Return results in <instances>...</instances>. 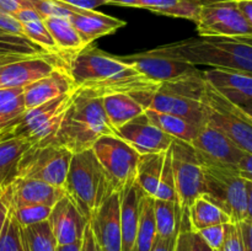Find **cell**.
<instances>
[{
  "label": "cell",
  "mask_w": 252,
  "mask_h": 251,
  "mask_svg": "<svg viewBox=\"0 0 252 251\" xmlns=\"http://www.w3.org/2000/svg\"><path fill=\"white\" fill-rule=\"evenodd\" d=\"M20 9H24L21 0H0V10L9 14H15Z\"/></svg>",
  "instance_id": "50"
},
{
  "label": "cell",
  "mask_w": 252,
  "mask_h": 251,
  "mask_svg": "<svg viewBox=\"0 0 252 251\" xmlns=\"http://www.w3.org/2000/svg\"><path fill=\"white\" fill-rule=\"evenodd\" d=\"M105 112L115 129L145 112L144 107L129 94H111L102 96Z\"/></svg>",
  "instance_id": "24"
},
{
  "label": "cell",
  "mask_w": 252,
  "mask_h": 251,
  "mask_svg": "<svg viewBox=\"0 0 252 251\" xmlns=\"http://www.w3.org/2000/svg\"><path fill=\"white\" fill-rule=\"evenodd\" d=\"M166 153V152H165ZM165 153H152L140 155L135 171V182L145 194L154 197L159 186Z\"/></svg>",
  "instance_id": "29"
},
{
  "label": "cell",
  "mask_w": 252,
  "mask_h": 251,
  "mask_svg": "<svg viewBox=\"0 0 252 251\" xmlns=\"http://www.w3.org/2000/svg\"><path fill=\"white\" fill-rule=\"evenodd\" d=\"M57 1L65 2V4L80 7V9H89V10H96V7L97 6L107 4L106 0H57Z\"/></svg>",
  "instance_id": "47"
},
{
  "label": "cell",
  "mask_w": 252,
  "mask_h": 251,
  "mask_svg": "<svg viewBox=\"0 0 252 251\" xmlns=\"http://www.w3.org/2000/svg\"><path fill=\"white\" fill-rule=\"evenodd\" d=\"M51 54L27 57L0 66V89L25 88L58 68L48 59Z\"/></svg>",
  "instance_id": "18"
},
{
  "label": "cell",
  "mask_w": 252,
  "mask_h": 251,
  "mask_svg": "<svg viewBox=\"0 0 252 251\" xmlns=\"http://www.w3.org/2000/svg\"><path fill=\"white\" fill-rule=\"evenodd\" d=\"M203 79L235 105L252 103V74L212 68L203 71Z\"/></svg>",
  "instance_id": "19"
},
{
  "label": "cell",
  "mask_w": 252,
  "mask_h": 251,
  "mask_svg": "<svg viewBox=\"0 0 252 251\" xmlns=\"http://www.w3.org/2000/svg\"><path fill=\"white\" fill-rule=\"evenodd\" d=\"M75 89V84L69 75L68 70L58 66L47 75L25 86L22 95H24L26 108L29 110L64 94L70 93Z\"/></svg>",
  "instance_id": "20"
},
{
  "label": "cell",
  "mask_w": 252,
  "mask_h": 251,
  "mask_svg": "<svg viewBox=\"0 0 252 251\" xmlns=\"http://www.w3.org/2000/svg\"><path fill=\"white\" fill-rule=\"evenodd\" d=\"M220 251H245L239 223L225 224V239Z\"/></svg>",
  "instance_id": "41"
},
{
  "label": "cell",
  "mask_w": 252,
  "mask_h": 251,
  "mask_svg": "<svg viewBox=\"0 0 252 251\" xmlns=\"http://www.w3.org/2000/svg\"><path fill=\"white\" fill-rule=\"evenodd\" d=\"M43 21L61 54L75 56L86 47L68 17L51 16L43 19Z\"/></svg>",
  "instance_id": "25"
},
{
  "label": "cell",
  "mask_w": 252,
  "mask_h": 251,
  "mask_svg": "<svg viewBox=\"0 0 252 251\" xmlns=\"http://www.w3.org/2000/svg\"><path fill=\"white\" fill-rule=\"evenodd\" d=\"M198 159L204 175V194L228 214L231 223L245 220L248 180L239 174L236 166L217 164L199 157Z\"/></svg>",
  "instance_id": "6"
},
{
  "label": "cell",
  "mask_w": 252,
  "mask_h": 251,
  "mask_svg": "<svg viewBox=\"0 0 252 251\" xmlns=\"http://www.w3.org/2000/svg\"><path fill=\"white\" fill-rule=\"evenodd\" d=\"M201 101L206 108L207 125L224 133L243 152L252 153V123L245 117L240 106L224 97L207 81Z\"/></svg>",
  "instance_id": "8"
},
{
  "label": "cell",
  "mask_w": 252,
  "mask_h": 251,
  "mask_svg": "<svg viewBox=\"0 0 252 251\" xmlns=\"http://www.w3.org/2000/svg\"><path fill=\"white\" fill-rule=\"evenodd\" d=\"M73 153L62 145H31L20 159L16 177L41 180L63 188Z\"/></svg>",
  "instance_id": "9"
},
{
  "label": "cell",
  "mask_w": 252,
  "mask_h": 251,
  "mask_svg": "<svg viewBox=\"0 0 252 251\" xmlns=\"http://www.w3.org/2000/svg\"><path fill=\"white\" fill-rule=\"evenodd\" d=\"M12 209L20 225L22 228H26L33 224L46 221L51 214L52 207L44 206V204H27V206L19 207L12 206Z\"/></svg>",
  "instance_id": "37"
},
{
  "label": "cell",
  "mask_w": 252,
  "mask_h": 251,
  "mask_svg": "<svg viewBox=\"0 0 252 251\" xmlns=\"http://www.w3.org/2000/svg\"><path fill=\"white\" fill-rule=\"evenodd\" d=\"M196 233L203 239V241L209 248H212L213 250H221L224 239H225V224L208 226V228H204Z\"/></svg>",
  "instance_id": "40"
},
{
  "label": "cell",
  "mask_w": 252,
  "mask_h": 251,
  "mask_svg": "<svg viewBox=\"0 0 252 251\" xmlns=\"http://www.w3.org/2000/svg\"><path fill=\"white\" fill-rule=\"evenodd\" d=\"M240 226L241 236H243L244 250L252 251V221L251 220H243L239 223Z\"/></svg>",
  "instance_id": "46"
},
{
  "label": "cell",
  "mask_w": 252,
  "mask_h": 251,
  "mask_svg": "<svg viewBox=\"0 0 252 251\" xmlns=\"http://www.w3.org/2000/svg\"><path fill=\"white\" fill-rule=\"evenodd\" d=\"M0 30L9 32V33L17 34V36L26 37L21 22L17 21L11 14L2 11V10H0Z\"/></svg>",
  "instance_id": "42"
},
{
  "label": "cell",
  "mask_w": 252,
  "mask_h": 251,
  "mask_svg": "<svg viewBox=\"0 0 252 251\" xmlns=\"http://www.w3.org/2000/svg\"><path fill=\"white\" fill-rule=\"evenodd\" d=\"M10 206H11V192H10V187L6 186L0 191V234H1L7 213H9Z\"/></svg>",
  "instance_id": "43"
},
{
  "label": "cell",
  "mask_w": 252,
  "mask_h": 251,
  "mask_svg": "<svg viewBox=\"0 0 252 251\" xmlns=\"http://www.w3.org/2000/svg\"><path fill=\"white\" fill-rule=\"evenodd\" d=\"M75 95L76 89L37 107L26 110L24 115L6 129L10 137L24 139L31 145L54 143L64 115L70 107Z\"/></svg>",
  "instance_id": "7"
},
{
  "label": "cell",
  "mask_w": 252,
  "mask_h": 251,
  "mask_svg": "<svg viewBox=\"0 0 252 251\" xmlns=\"http://www.w3.org/2000/svg\"><path fill=\"white\" fill-rule=\"evenodd\" d=\"M194 245H196L197 251H219V250H213L212 248H209V246L204 243L203 239H202L196 231H194Z\"/></svg>",
  "instance_id": "53"
},
{
  "label": "cell",
  "mask_w": 252,
  "mask_h": 251,
  "mask_svg": "<svg viewBox=\"0 0 252 251\" xmlns=\"http://www.w3.org/2000/svg\"><path fill=\"white\" fill-rule=\"evenodd\" d=\"M201 37H250L252 29L238 7L236 0L206 2L196 21Z\"/></svg>",
  "instance_id": "12"
},
{
  "label": "cell",
  "mask_w": 252,
  "mask_h": 251,
  "mask_svg": "<svg viewBox=\"0 0 252 251\" xmlns=\"http://www.w3.org/2000/svg\"><path fill=\"white\" fill-rule=\"evenodd\" d=\"M194 66L204 65L252 74V36L192 37L154 48Z\"/></svg>",
  "instance_id": "2"
},
{
  "label": "cell",
  "mask_w": 252,
  "mask_h": 251,
  "mask_svg": "<svg viewBox=\"0 0 252 251\" xmlns=\"http://www.w3.org/2000/svg\"><path fill=\"white\" fill-rule=\"evenodd\" d=\"M240 107L241 110H243L245 117L252 123V103H249V105H245V106H240Z\"/></svg>",
  "instance_id": "55"
},
{
  "label": "cell",
  "mask_w": 252,
  "mask_h": 251,
  "mask_svg": "<svg viewBox=\"0 0 252 251\" xmlns=\"http://www.w3.org/2000/svg\"><path fill=\"white\" fill-rule=\"evenodd\" d=\"M91 149L102 166L113 191L121 192L135 181L140 154L125 140L117 135H103Z\"/></svg>",
  "instance_id": "10"
},
{
  "label": "cell",
  "mask_w": 252,
  "mask_h": 251,
  "mask_svg": "<svg viewBox=\"0 0 252 251\" xmlns=\"http://www.w3.org/2000/svg\"><path fill=\"white\" fill-rule=\"evenodd\" d=\"M63 188L89 221L115 192L93 149L73 154Z\"/></svg>",
  "instance_id": "5"
},
{
  "label": "cell",
  "mask_w": 252,
  "mask_h": 251,
  "mask_svg": "<svg viewBox=\"0 0 252 251\" xmlns=\"http://www.w3.org/2000/svg\"><path fill=\"white\" fill-rule=\"evenodd\" d=\"M189 223L193 231H199L204 228L219 224L231 223L228 214L219 206H217L206 194H202L194 199L193 203L187 209Z\"/></svg>",
  "instance_id": "28"
},
{
  "label": "cell",
  "mask_w": 252,
  "mask_h": 251,
  "mask_svg": "<svg viewBox=\"0 0 252 251\" xmlns=\"http://www.w3.org/2000/svg\"><path fill=\"white\" fill-rule=\"evenodd\" d=\"M2 188H4V187H2V186H1V185H0V191H1V189H2Z\"/></svg>",
  "instance_id": "56"
},
{
  "label": "cell",
  "mask_w": 252,
  "mask_h": 251,
  "mask_svg": "<svg viewBox=\"0 0 252 251\" xmlns=\"http://www.w3.org/2000/svg\"><path fill=\"white\" fill-rule=\"evenodd\" d=\"M30 143L20 138L10 137L9 132L0 138V185L6 187L16 177V169L20 159L29 148Z\"/></svg>",
  "instance_id": "26"
},
{
  "label": "cell",
  "mask_w": 252,
  "mask_h": 251,
  "mask_svg": "<svg viewBox=\"0 0 252 251\" xmlns=\"http://www.w3.org/2000/svg\"><path fill=\"white\" fill-rule=\"evenodd\" d=\"M76 89L95 96L152 91L160 84L148 80L118 57L88 46L73 56L68 66Z\"/></svg>",
  "instance_id": "1"
},
{
  "label": "cell",
  "mask_w": 252,
  "mask_h": 251,
  "mask_svg": "<svg viewBox=\"0 0 252 251\" xmlns=\"http://www.w3.org/2000/svg\"><path fill=\"white\" fill-rule=\"evenodd\" d=\"M12 206L44 204L53 207L65 194L64 188L53 186L41 180L15 177L9 185Z\"/></svg>",
  "instance_id": "21"
},
{
  "label": "cell",
  "mask_w": 252,
  "mask_h": 251,
  "mask_svg": "<svg viewBox=\"0 0 252 251\" xmlns=\"http://www.w3.org/2000/svg\"><path fill=\"white\" fill-rule=\"evenodd\" d=\"M22 27H24L25 34H26L27 38L31 39L33 43H36L46 53L52 54V56H62L53 37L51 36L48 29L44 25L43 19L24 22Z\"/></svg>",
  "instance_id": "35"
},
{
  "label": "cell",
  "mask_w": 252,
  "mask_h": 251,
  "mask_svg": "<svg viewBox=\"0 0 252 251\" xmlns=\"http://www.w3.org/2000/svg\"><path fill=\"white\" fill-rule=\"evenodd\" d=\"M49 226L57 240V245H69L83 240L89 220L66 194L53 207L48 219Z\"/></svg>",
  "instance_id": "16"
},
{
  "label": "cell",
  "mask_w": 252,
  "mask_h": 251,
  "mask_svg": "<svg viewBox=\"0 0 252 251\" xmlns=\"http://www.w3.org/2000/svg\"><path fill=\"white\" fill-rule=\"evenodd\" d=\"M239 174L248 181L252 182V153H245L236 165Z\"/></svg>",
  "instance_id": "45"
},
{
  "label": "cell",
  "mask_w": 252,
  "mask_h": 251,
  "mask_svg": "<svg viewBox=\"0 0 252 251\" xmlns=\"http://www.w3.org/2000/svg\"><path fill=\"white\" fill-rule=\"evenodd\" d=\"M246 219L252 221V182L250 181H248V207H246Z\"/></svg>",
  "instance_id": "52"
},
{
  "label": "cell",
  "mask_w": 252,
  "mask_h": 251,
  "mask_svg": "<svg viewBox=\"0 0 252 251\" xmlns=\"http://www.w3.org/2000/svg\"><path fill=\"white\" fill-rule=\"evenodd\" d=\"M96 241L101 251H122L121 230V192H113L90 220Z\"/></svg>",
  "instance_id": "15"
},
{
  "label": "cell",
  "mask_w": 252,
  "mask_h": 251,
  "mask_svg": "<svg viewBox=\"0 0 252 251\" xmlns=\"http://www.w3.org/2000/svg\"><path fill=\"white\" fill-rule=\"evenodd\" d=\"M203 71L201 75L175 83L160 84L152 91L130 94L144 107L158 112L179 116L203 127L207 123L206 108L201 101L204 88Z\"/></svg>",
  "instance_id": "4"
},
{
  "label": "cell",
  "mask_w": 252,
  "mask_h": 251,
  "mask_svg": "<svg viewBox=\"0 0 252 251\" xmlns=\"http://www.w3.org/2000/svg\"><path fill=\"white\" fill-rule=\"evenodd\" d=\"M81 251H101L95 235H94L93 229H91L90 221L88 223L85 231H84L83 240H81Z\"/></svg>",
  "instance_id": "44"
},
{
  "label": "cell",
  "mask_w": 252,
  "mask_h": 251,
  "mask_svg": "<svg viewBox=\"0 0 252 251\" xmlns=\"http://www.w3.org/2000/svg\"><path fill=\"white\" fill-rule=\"evenodd\" d=\"M116 135L134 148L140 155L165 153L174 140V138L153 125L145 112L116 129Z\"/></svg>",
  "instance_id": "14"
},
{
  "label": "cell",
  "mask_w": 252,
  "mask_h": 251,
  "mask_svg": "<svg viewBox=\"0 0 252 251\" xmlns=\"http://www.w3.org/2000/svg\"><path fill=\"white\" fill-rule=\"evenodd\" d=\"M154 198L165 199V201H174L179 203V199H177L176 194V187H175L174 170H172L171 147L165 153V160L164 165H162L161 176H160L159 186H158Z\"/></svg>",
  "instance_id": "36"
},
{
  "label": "cell",
  "mask_w": 252,
  "mask_h": 251,
  "mask_svg": "<svg viewBox=\"0 0 252 251\" xmlns=\"http://www.w3.org/2000/svg\"><path fill=\"white\" fill-rule=\"evenodd\" d=\"M154 213L157 235L164 239L176 238L182 219L180 204L174 201L154 198Z\"/></svg>",
  "instance_id": "31"
},
{
  "label": "cell",
  "mask_w": 252,
  "mask_h": 251,
  "mask_svg": "<svg viewBox=\"0 0 252 251\" xmlns=\"http://www.w3.org/2000/svg\"><path fill=\"white\" fill-rule=\"evenodd\" d=\"M120 61L133 66L138 73L155 84L175 83L202 74L197 66L172 57L158 53L154 49L118 57Z\"/></svg>",
  "instance_id": "13"
},
{
  "label": "cell",
  "mask_w": 252,
  "mask_h": 251,
  "mask_svg": "<svg viewBox=\"0 0 252 251\" xmlns=\"http://www.w3.org/2000/svg\"><path fill=\"white\" fill-rule=\"evenodd\" d=\"M25 251H57V240L48 221L22 228Z\"/></svg>",
  "instance_id": "32"
},
{
  "label": "cell",
  "mask_w": 252,
  "mask_h": 251,
  "mask_svg": "<svg viewBox=\"0 0 252 251\" xmlns=\"http://www.w3.org/2000/svg\"><path fill=\"white\" fill-rule=\"evenodd\" d=\"M175 251H197L196 245H194V231L189 223L187 211H182L181 225L177 234Z\"/></svg>",
  "instance_id": "39"
},
{
  "label": "cell",
  "mask_w": 252,
  "mask_h": 251,
  "mask_svg": "<svg viewBox=\"0 0 252 251\" xmlns=\"http://www.w3.org/2000/svg\"><path fill=\"white\" fill-rule=\"evenodd\" d=\"M236 4L252 29V0H236Z\"/></svg>",
  "instance_id": "51"
},
{
  "label": "cell",
  "mask_w": 252,
  "mask_h": 251,
  "mask_svg": "<svg viewBox=\"0 0 252 251\" xmlns=\"http://www.w3.org/2000/svg\"><path fill=\"white\" fill-rule=\"evenodd\" d=\"M171 157L180 208L187 211L194 199L206 193L203 170L191 143L179 139L172 140Z\"/></svg>",
  "instance_id": "11"
},
{
  "label": "cell",
  "mask_w": 252,
  "mask_h": 251,
  "mask_svg": "<svg viewBox=\"0 0 252 251\" xmlns=\"http://www.w3.org/2000/svg\"><path fill=\"white\" fill-rule=\"evenodd\" d=\"M48 54L27 37L17 36L0 30V56H43ZM52 56V54H51Z\"/></svg>",
  "instance_id": "33"
},
{
  "label": "cell",
  "mask_w": 252,
  "mask_h": 251,
  "mask_svg": "<svg viewBox=\"0 0 252 251\" xmlns=\"http://www.w3.org/2000/svg\"><path fill=\"white\" fill-rule=\"evenodd\" d=\"M150 122L157 126L159 129L169 134L174 139L184 140L186 143H192L198 135L202 126L192 123L179 116L169 115V113L158 112L153 110H145Z\"/></svg>",
  "instance_id": "27"
},
{
  "label": "cell",
  "mask_w": 252,
  "mask_h": 251,
  "mask_svg": "<svg viewBox=\"0 0 252 251\" xmlns=\"http://www.w3.org/2000/svg\"><path fill=\"white\" fill-rule=\"evenodd\" d=\"M191 145L202 159L231 166H236L245 154L230 138L207 123Z\"/></svg>",
  "instance_id": "17"
},
{
  "label": "cell",
  "mask_w": 252,
  "mask_h": 251,
  "mask_svg": "<svg viewBox=\"0 0 252 251\" xmlns=\"http://www.w3.org/2000/svg\"><path fill=\"white\" fill-rule=\"evenodd\" d=\"M144 191L132 182L121 191V230L122 251H132L139 221V206Z\"/></svg>",
  "instance_id": "23"
},
{
  "label": "cell",
  "mask_w": 252,
  "mask_h": 251,
  "mask_svg": "<svg viewBox=\"0 0 252 251\" xmlns=\"http://www.w3.org/2000/svg\"><path fill=\"white\" fill-rule=\"evenodd\" d=\"M176 238L164 239V238H160V236L157 235V238H155L154 244H153L150 251H175Z\"/></svg>",
  "instance_id": "48"
},
{
  "label": "cell",
  "mask_w": 252,
  "mask_h": 251,
  "mask_svg": "<svg viewBox=\"0 0 252 251\" xmlns=\"http://www.w3.org/2000/svg\"><path fill=\"white\" fill-rule=\"evenodd\" d=\"M24 95H19L14 100L0 106V132L9 129L26 111Z\"/></svg>",
  "instance_id": "38"
},
{
  "label": "cell",
  "mask_w": 252,
  "mask_h": 251,
  "mask_svg": "<svg viewBox=\"0 0 252 251\" xmlns=\"http://www.w3.org/2000/svg\"><path fill=\"white\" fill-rule=\"evenodd\" d=\"M57 251H81V241L69 245H57Z\"/></svg>",
  "instance_id": "54"
},
{
  "label": "cell",
  "mask_w": 252,
  "mask_h": 251,
  "mask_svg": "<svg viewBox=\"0 0 252 251\" xmlns=\"http://www.w3.org/2000/svg\"><path fill=\"white\" fill-rule=\"evenodd\" d=\"M69 20L80 34L86 47L90 46L95 39L113 33L126 26V21L123 20L89 9H81L80 11L73 12L69 16Z\"/></svg>",
  "instance_id": "22"
},
{
  "label": "cell",
  "mask_w": 252,
  "mask_h": 251,
  "mask_svg": "<svg viewBox=\"0 0 252 251\" xmlns=\"http://www.w3.org/2000/svg\"><path fill=\"white\" fill-rule=\"evenodd\" d=\"M103 135H116V129L106 115L102 97L76 89V95L64 115L54 144L78 154L91 149Z\"/></svg>",
  "instance_id": "3"
},
{
  "label": "cell",
  "mask_w": 252,
  "mask_h": 251,
  "mask_svg": "<svg viewBox=\"0 0 252 251\" xmlns=\"http://www.w3.org/2000/svg\"><path fill=\"white\" fill-rule=\"evenodd\" d=\"M0 251H25L22 226L17 221L12 204L10 206L9 213L0 234Z\"/></svg>",
  "instance_id": "34"
},
{
  "label": "cell",
  "mask_w": 252,
  "mask_h": 251,
  "mask_svg": "<svg viewBox=\"0 0 252 251\" xmlns=\"http://www.w3.org/2000/svg\"><path fill=\"white\" fill-rule=\"evenodd\" d=\"M111 1V0H107V4H108V2H110Z\"/></svg>",
  "instance_id": "57"
},
{
  "label": "cell",
  "mask_w": 252,
  "mask_h": 251,
  "mask_svg": "<svg viewBox=\"0 0 252 251\" xmlns=\"http://www.w3.org/2000/svg\"><path fill=\"white\" fill-rule=\"evenodd\" d=\"M24 93V88H7V89H0V106L4 103L9 102V101L14 100L19 95Z\"/></svg>",
  "instance_id": "49"
},
{
  "label": "cell",
  "mask_w": 252,
  "mask_h": 251,
  "mask_svg": "<svg viewBox=\"0 0 252 251\" xmlns=\"http://www.w3.org/2000/svg\"><path fill=\"white\" fill-rule=\"evenodd\" d=\"M157 238V223L154 213V197L143 194L139 206V221L137 236L132 251H150Z\"/></svg>",
  "instance_id": "30"
}]
</instances>
